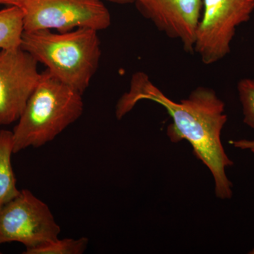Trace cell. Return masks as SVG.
<instances>
[{
    "label": "cell",
    "mask_w": 254,
    "mask_h": 254,
    "mask_svg": "<svg viewBox=\"0 0 254 254\" xmlns=\"http://www.w3.org/2000/svg\"><path fill=\"white\" fill-rule=\"evenodd\" d=\"M141 100H150L163 106L173 119L167 135L173 143L187 140L193 153L213 177L215 193L220 199H230L233 185L226 169L234 163L227 156L221 141L222 128L227 121L225 103L215 91L199 86L180 102L170 99L155 86L146 73L132 76L129 89L122 95L116 105L118 120L123 119Z\"/></svg>",
    "instance_id": "cell-1"
},
{
    "label": "cell",
    "mask_w": 254,
    "mask_h": 254,
    "mask_svg": "<svg viewBox=\"0 0 254 254\" xmlns=\"http://www.w3.org/2000/svg\"><path fill=\"white\" fill-rule=\"evenodd\" d=\"M21 48L82 95L98 69L102 54L98 31L88 28L59 33L23 31Z\"/></svg>",
    "instance_id": "cell-2"
},
{
    "label": "cell",
    "mask_w": 254,
    "mask_h": 254,
    "mask_svg": "<svg viewBox=\"0 0 254 254\" xmlns=\"http://www.w3.org/2000/svg\"><path fill=\"white\" fill-rule=\"evenodd\" d=\"M83 112L82 94L45 70L13 129L14 153L53 141Z\"/></svg>",
    "instance_id": "cell-3"
},
{
    "label": "cell",
    "mask_w": 254,
    "mask_h": 254,
    "mask_svg": "<svg viewBox=\"0 0 254 254\" xmlns=\"http://www.w3.org/2000/svg\"><path fill=\"white\" fill-rule=\"evenodd\" d=\"M16 6L22 11L24 31L64 33L80 28L98 31L111 24L109 10L101 0H17Z\"/></svg>",
    "instance_id": "cell-4"
},
{
    "label": "cell",
    "mask_w": 254,
    "mask_h": 254,
    "mask_svg": "<svg viewBox=\"0 0 254 254\" xmlns=\"http://www.w3.org/2000/svg\"><path fill=\"white\" fill-rule=\"evenodd\" d=\"M254 11V0H203L194 45L202 63L212 64L230 54L237 28Z\"/></svg>",
    "instance_id": "cell-5"
},
{
    "label": "cell",
    "mask_w": 254,
    "mask_h": 254,
    "mask_svg": "<svg viewBox=\"0 0 254 254\" xmlns=\"http://www.w3.org/2000/svg\"><path fill=\"white\" fill-rule=\"evenodd\" d=\"M60 232L48 205L31 190L0 207V245L19 242L30 250L58 240Z\"/></svg>",
    "instance_id": "cell-6"
},
{
    "label": "cell",
    "mask_w": 254,
    "mask_h": 254,
    "mask_svg": "<svg viewBox=\"0 0 254 254\" xmlns=\"http://www.w3.org/2000/svg\"><path fill=\"white\" fill-rule=\"evenodd\" d=\"M36 58L21 46L0 51V126L18 121L41 78Z\"/></svg>",
    "instance_id": "cell-7"
},
{
    "label": "cell",
    "mask_w": 254,
    "mask_h": 254,
    "mask_svg": "<svg viewBox=\"0 0 254 254\" xmlns=\"http://www.w3.org/2000/svg\"><path fill=\"white\" fill-rule=\"evenodd\" d=\"M147 19L169 38L181 42L187 53H194L195 35L203 0H133Z\"/></svg>",
    "instance_id": "cell-8"
},
{
    "label": "cell",
    "mask_w": 254,
    "mask_h": 254,
    "mask_svg": "<svg viewBox=\"0 0 254 254\" xmlns=\"http://www.w3.org/2000/svg\"><path fill=\"white\" fill-rule=\"evenodd\" d=\"M14 153L12 131L0 130V207L19 194L11 165Z\"/></svg>",
    "instance_id": "cell-9"
},
{
    "label": "cell",
    "mask_w": 254,
    "mask_h": 254,
    "mask_svg": "<svg viewBox=\"0 0 254 254\" xmlns=\"http://www.w3.org/2000/svg\"><path fill=\"white\" fill-rule=\"evenodd\" d=\"M22 11L17 6L0 10V51L21 46L23 28Z\"/></svg>",
    "instance_id": "cell-10"
},
{
    "label": "cell",
    "mask_w": 254,
    "mask_h": 254,
    "mask_svg": "<svg viewBox=\"0 0 254 254\" xmlns=\"http://www.w3.org/2000/svg\"><path fill=\"white\" fill-rule=\"evenodd\" d=\"M239 98L243 112L244 123L254 128V79L243 78L237 84ZM235 148L250 150L254 154V140L240 139L230 141Z\"/></svg>",
    "instance_id": "cell-11"
},
{
    "label": "cell",
    "mask_w": 254,
    "mask_h": 254,
    "mask_svg": "<svg viewBox=\"0 0 254 254\" xmlns=\"http://www.w3.org/2000/svg\"><path fill=\"white\" fill-rule=\"evenodd\" d=\"M87 237L74 240L63 239L48 242L36 248L26 250L24 254H82L86 252L88 245Z\"/></svg>",
    "instance_id": "cell-12"
},
{
    "label": "cell",
    "mask_w": 254,
    "mask_h": 254,
    "mask_svg": "<svg viewBox=\"0 0 254 254\" xmlns=\"http://www.w3.org/2000/svg\"><path fill=\"white\" fill-rule=\"evenodd\" d=\"M16 1H17V0H0V4L16 6Z\"/></svg>",
    "instance_id": "cell-13"
},
{
    "label": "cell",
    "mask_w": 254,
    "mask_h": 254,
    "mask_svg": "<svg viewBox=\"0 0 254 254\" xmlns=\"http://www.w3.org/2000/svg\"><path fill=\"white\" fill-rule=\"evenodd\" d=\"M108 1L121 4H128V3L133 2V0H108Z\"/></svg>",
    "instance_id": "cell-14"
},
{
    "label": "cell",
    "mask_w": 254,
    "mask_h": 254,
    "mask_svg": "<svg viewBox=\"0 0 254 254\" xmlns=\"http://www.w3.org/2000/svg\"><path fill=\"white\" fill-rule=\"evenodd\" d=\"M250 254H254V249L253 250L251 251V252H250Z\"/></svg>",
    "instance_id": "cell-15"
}]
</instances>
